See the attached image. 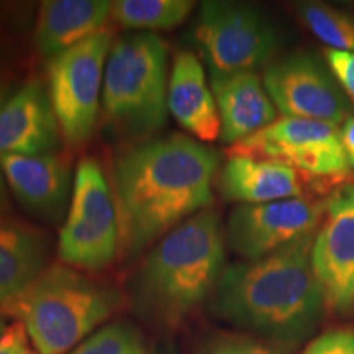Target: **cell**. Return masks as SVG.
I'll return each instance as SVG.
<instances>
[{
    "label": "cell",
    "instance_id": "cell-1",
    "mask_svg": "<svg viewBox=\"0 0 354 354\" xmlns=\"http://www.w3.org/2000/svg\"><path fill=\"white\" fill-rule=\"evenodd\" d=\"M220 154L180 133L136 141L115 159L112 189L123 261L209 209Z\"/></svg>",
    "mask_w": 354,
    "mask_h": 354
},
{
    "label": "cell",
    "instance_id": "cell-2",
    "mask_svg": "<svg viewBox=\"0 0 354 354\" xmlns=\"http://www.w3.org/2000/svg\"><path fill=\"white\" fill-rule=\"evenodd\" d=\"M315 234L223 269L210 312L256 338L294 349L320 325L325 299L312 268Z\"/></svg>",
    "mask_w": 354,
    "mask_h": 354
},
{
    "label": "cell",
    "instance_id": "cell-3",
    "mask_svg": "<svg viewBox=\"0 0 354 354\" xmlns=\"http://www.w3.org/2000/svg\"><path fill=\"white\" fill-rule=\"evenodd\" d=\"M225 233L214 207L159 240L130 281L135 312L161 328H177L214 292L223 272Z\"/></svg>",
    "mask_w": 354,
    "mask_h": 354
},
{
    "label": "cell",
    "instance_id": "cell-4",
    "mask_svg": "<svg viewBox=\"0 0 354 354\" xmlns=\"http://www.w3.org/2000/svg\"><path fill=\"white\" fill-rule=\"evenodd\" d=\"M122 305L120 292L66 264H51L13 305L37 354H68Z\"/></svg>",
    "mask_w": 354,
    "mask_h": 354
},
{
    "label": "cell",
    "instance_id": "cell-5",
    "mask_svg": "<svg viewBox=\"0 0 354 354\" xmlns=\"http://www.w3.org/2000/svg\"><path fill=\"white\" fill-rule=\"evenodd\" d=\"M167 43L161 35H123L110 48L102 87L107 127L128 140H149L167 120Z\"/></svg>",
    "mask_w": 354,
    "mask_h": 354
},
{
    "label": "cell",
    "instance_id": "cell-6",
    "mask_svg": "<svg viewBox=\"0 0 354 354\" xmlns=\"http://www.w3.org/2000/svg\"><path fill=\"white\" fill-rule=\"evenodd\" d=\"M120 248L113 190L99 161L82 158L76 167L73 198L57 241L59 261L69 268L99 272Z\"/></svg>",
    "mask_w": 354,
    "mask_h": 354
},
{
    "label": "cell",
    "instance_id": "cell-7",
    "mask_svg": "<svg viewBox=\"0 0 354 354\" xmlns=\"http://www.w3.org/2000/svg\"><path fill=\"white\" fill-rule=\"evenodd\" d=\"M192 37L212 74L256 73L279 50V35L258 8L240 2H203Z\"/></svg>",
    "mask_w": 354,
    "mask_h": 354
},
{
    "label": "cell",
    "instance_id": "cell-8",
    "mask_svg": "<svg viewBox=\"0 0 354 354\" xmlns=\"http://www.w3.org/2000/svg\"><path fill=\"white\" fill-rule=\"evenodd\" d=\"M112 32L104 28L48 66V92L59 123L61 136L71 148L84 146L94 135L100 88L112 48Z\"/></svg>",
    "mask_w": 354,
    "mask_h": 354
},
{
    "label": "cell",
    "instance_id": "cell-9",
    "mask_svg": "<svg viewBox=\"0 0 354 354\" xmlns=\"http://www.w3.org/2000/svg\"><path fill=\"white\" fill-rule=\"evenodd\" d=\"M230 154L271 159L313 179L342 180L349 169L338 127L305 118H277L232 145Z\"/></svg>",
    "mask_w": 354,
    "mask_h": 354
},
{
    "label": "cell",
    "instance_id": "cell-10",
    "mask_svg": "<svg viewBox=\"0 0 354 354\" xmlns=\"http://www.w3.org/2000/svg\"><path fill=\"white\" fill-rule=\"evenodd\" d=\"M325 218V203L310 197L238 205L230 214L227 243L246 261H258L300 238L315 234Z\"/></svg>",
    "mask_w": 354,
    "mask_h": 354
},
{
    "label": "cell",
    "instance_id": "cell-11",
    "mask_svg": "<svg viewBox=\"0 0 354 354\" xmlns=\"http://www.w3.org/2000/svg\"><path fill=\"white\" fill-rule=\"evenodd\" d=\"M312 268L325 305L335 313L354 312V184H339L325 202L315 233Z\"/></svg>",
    "mask_w": 354,
    "mask_h": 354
},
{
    "label": "cell",
    "instance_id": "cell-12",
    "mask_svg": "<svg viewBox=\"0 0 354 354\" xmlns=\"http://www.w3.org/2000/svg\"><path fill=\"white\" fill-rule=\"evenodd\" d=\"M263 84L284 117L344 125L349 105L323 66L313 56L295 53L266 68Z\"/></svg>",
    "mask_w": 354,
    "mask_h": 354
},
{
    "label": "cell",
    "instance_id": "cell-13",
    "mask_svg": "<svg viewBox=\"0 0 354 354\" xmlns=\"http://www.w3.org/2000/svg\"><path fill=\"white\" fill-rule=\"evenodd\" d=\"M0 169L26 210L51 223L63 218L71 190V161L63 153L0 154Z\"/></svg>",
    "mask_w": 354,
    "mask_h": 354
},
{
    "label": "cell",
    "instance_id": "cell-14",
    "mask_svg": "<svg viewBox=\"0 0 354 354\" xmlns=\"http://www.w3.org/2000/svg\"><path fill=\"white\" fill-rule=\"evenodd\" d=\"M61 130L50 92L41 81L17 88L0 109V154L38 156L55 153Z\"/></svg>",
    "mask_w": 354,
    "mask_h": 354
},
{
    "label": "cell",
    "instance_id": "cell-15",
    "mask_svg": "<svg viewBox=\"0 0 354 354\" xmlns=\"http://www.w3.org/2000/svg\"><path fill=\"white\" fill-rule=\"evenodd\" d=\"M310 179L294 167L271 159L230 154L221 167L218 187L230 202L258 205L305 197V185Z\"/></svg>",
    "mask_w": 354,
    "mask_h": 354
},
{
    "label": "cell",
    "instance_id": "cell-16",
    "mask_svg": "<svg viewBox=\"0 0 354 354\" xmlns=\"http://www.w3.org/2000/svg\"><path fill=\"white\" fill-rule=\"evenodd\" d=\"M220 138L234 145L277 120V109L256 73L212 74Z\"/></svg>",
    "mask_w": 354,
    "mask_h": 354
},
{
    "label": "cell",
    "instance_id": "cell-17",
    "mask_svg": "<svg viewBox=\"0 0 354 354\" xmlns=\"http://www.w3.org/2000/svg\"><path fill=\"white\" fill-rule=\"evenodd\" d=\"M50 240L41 230L13 216H0V313L13 305L48 268Z\"/></svg>",
    "mask_w": 354,
    "mask_h": 354
},
{
    "label": "cell",
    "instance_id": "cell-18",
    "mask_svg": "<svg viewBox=\"0 0 354 354\" xmlns=\"http://www.w3.org/2000/svg\"><path fill=\"white\" fill-rule=\"evenodd\" d=\"M109 0H44L35 25L37 50L51 61L105 28Z\"/></svg>",
    "mask_w": 354,
    "mask_h": 354
},
{
    "label": "cell",
    "instance_id": "cell-19",
    "mask_svg": "<svg viewBox=\"0 0 354 354\" xmlns=\"http://www.w3.org/2000/svg\"><path fill=\"white\" fill-rule=\"evenodd\" d=\"M167 109L179 125L201 141L220 136V117L214 94L205 82L201 59L192 51L174 55L167 87Z\"/></svg>",
    "mask_w": 354,
    "mask_h": 354
},
{
    "label": "cell",
    "instance_id": "cell-20",
    "mask_svg": "<svg viewBox=\"0 0 354 354\" xmlns=\"http://www.w3.org/2000/svg\"><path fill=\"white\" fill-rule=\"evenodd\" d=\"M196 3L190 0H117L110 19L130 30H169L187 19Z\"/></svg>",
    "mask_w": 354,
    "mask_h": 354
},
{
    "label": "cell",
    "instance_id": "cell-21",
    "mask_svg": "<svg viewBox=\"0 0 354 354\" xmlns=\"http://www.w3.org/2000/svg\"><path fill=\"white\" fill-rule=\"evenodd\" d=\"M300 19L307 28L331 50L354 53V19L348 13L323 3L310 2L297 6Z\"/></svg>",
    "mask_w": 354,
    "mask_h": 354
},
{
    "label": "cell",
    "instance_id": "cell-22",
    "mask_svg": "<svg viewBox=\"0 0 354 354\" xmlns=\"http://www.w3.org/2000/svg\"><path fill=\"white\" fill-rule=\"evenodd\" d=\"M68 354H148L143 336L127 322H113L102 326L94 335Z\"/></svg>",
    "mask_w": 354,
    "mask_h": 354
},
{
    "label": "cell",
    "instance_id": "cell-23",
    "mask_svg": "<svg viewBox=\"0 0 354 354\" xmlns=\"http://www.w3.org/2000/svg\"><path fill=\"white\" fill-rule=\"evenodd\" d=\"M290 351L289 348L256 336L218 333L205 339L198 346L197 354H290Z\"/></svg>",
    "mask_w": 354,
    "mask_h": 354
},
{
    "label": "cell",
    "instance_id": "cell-24",
    "mask_svg": "<svg viewBox=\"0 0 354 354\" xmlns=\"http://www.w3.org/2000/svg\"><path fill=\"white\" fill-rule=\"evenodd\" d=\"M302 354H354V328H335L313 339Z\"/></svg>",
    "mask_w": 354,
    "mask_h": 354
},
{
    "label": "cell",
    "instance_id": "cell-25",
    "mask_svg": "<svg viewBox=\"0 0 354 354\" xmlns=\"http://www.w3.org/2000/svg\"><path fill=\"white\" fill-rule=\"evenodd\" d=\"M326 61L330 69L338 79L344 91L354 99V53L328 50L326 51Z\"/></svg>",
    "mask_w": 354,
    "mask_h": 354
},
{
    "label": "cell",
    "instance_id": "cell-26",
    "mask_svg": "<svg viewBox=\"0 0 354 354\" xmlns=\"http://www.w3.org/2000/svg\"><path fill=\"white\" fill-rule=\"evenodd\" d=\"M0 354H37L30 343L24 323L17 320L8 325L7 331L0 338Z\"/></svg>",
    "mask_w": 354,
    "mask_h": 354
},
{
    "label": "cell",
    "instance_id": "cell-27",
    "mask_svg": "<svg viewBox=\"0 0 354 354\" xmlns=\"http://www.w3.org/2000/svg\"><path fill=\"white\" fill-rule=\"evenodd\" d=\"M342 143L346 153L348 165L354 169V117H349L344 122L343 130H342Z\"/></svg>",
    "mask_w": 354,
    "mask_h": 354
},
{
    "label": "cell",
    "instance_id": "cell-28",
    "mask_svg": "<svg viewBox=\"0 0 354 354\" xmlns=\"http://www.w3.org/2000/svg\"><path fill=\"white\" fill-rule=\"evenodd\" d=\"M8 210H10V201H8L7 180L2 169H0V216H6Z\"/></svg>",
    "mask_w": 354,
    "mask_h": 354
},
{
    "label": "cell",
    "instance_id": "cell-29",
    "mask_svg": "<svg viewBox=\"0 0 354 354\" xmlns=\"http://www.w3.org/2000/svg\"><path fill=\"white\" fill-rule=\"evenodd\" d=\"M17 88L13 87L12 82H3L0 81V109L7 104V100L15 94Z\"/></svg>",
    "mask_w": 354,
    "mask_h": 354
},
{
    "label": "cell",
    "instance_id": "cell-30",
    "mask_svg": "<svg viewBox=\"0 0 354 354\" xmlns=\"http://www.w3.org/2000/svg\"><path fill=\"white\" fill-rule=\"evenodd\" d=\"M6 68H7V46L6 43H3L2 37H0V81L8 82L6 77V73H3Z\"/></svg>",
    "mask_w": 354,
    "mask_h": 354
},
{
    "label": "cell",
    "instance_id": "cell-31",
    "mask_svg": "<svg viewBox=\"0 0 354 354\" xmlns=\"http://www.w3.org/2000/svg\"><path fill=\"white\" fill-rule=\"evenodd\" d=\"M153 354H177V349L174 346V343L167 342L166 339V342H161L156 348H154Z\"/></svg>",
    "mask_w": 354,
    "mask_h": 354
},
{
    "label": "cell",
    "instance_id": "cell-32",
    "mask_svg": "<svg viewBox=\"0 0 354 354\" xmlns=\"http://www.w3.org/2000/svg\"><path fill=\"white\" fill-rule=\"evenodd\" d=\"M7 328H8L7 318H6V315H2V313H0V338H2L3 333H6Z\"/></svg>",
    "mask_w": 354,
    "mask_h": 354
}]
</instances>
